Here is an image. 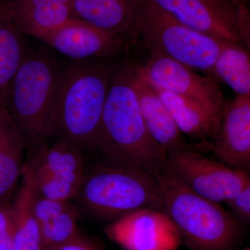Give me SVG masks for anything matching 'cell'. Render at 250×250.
<instances>
[{
  "label": "cell",
  "mask_w": 250,
  "mask_h": 250,
  "mask_svg": "<svg viewBox=\"0 0 250 250\" xmlns=\"http://www.w3.org/2000/svg\"><path fill=\"white\" fill-rule=\"evenodd\" d=\"M43 250H55L80 233L77 213L70 206L40 225Z\"/></svg>",
  "instance_id": "7402d4cb"
},
{
  "label": "cell",
  "mask_w": 250,
  "mask_h": 250,
  "mask_svg": "<svg viewBox=\"0 0 250 250\" xmlns=\"http://www.w3.org/2000/svg\"><path fill=\"white\" fill-rule=\"evenodd\" d=\"M5 2H6V1H5L4 0H0V6L4 4Z\"/></svg>",
  "instance_id": "4316f807"
},
{
  "label": "cell",
  "mask_w": 250,
  "mask_h": 250,
  "mask_svg": "<svg viewBox=\"0 0 250 250\" xmlns=\"http://www.w3.org/2000/svg\"><path fill=\"white\" fill-rule=\"evenodd\" d=\"M129 33L143 37L152 53L201 70H212L225 42L187 27L151 0H138Z\"/></svg>",
  "instance_id": "8992f818"
},
{
  "label": "cell",
  "mask_w": 250,
  "mask_h": 250,
  "mask_svg": "<svg viewBox=\"0 0 250 250\" xmlns=\"http://www.w3.org/2000/svg\"><path fill=\"white\" fill-rule=\"evenodd\" d=\"M231 213L241 224L250 222V183L236 192L226 202Z\"/></svg>",
  "instance_id": "cb8c5ba5"
},
{
  "label": "cell",
  "mask_w": 250,
  "mask_h": 250,
  "mask_svg": "<svg viewBox=\"0 0 250 250\" xmlns=\"http://www.w3.org/2000/svg\"><path fill=\"white\" fill-rule=\"evenodd\" d=\"M25 146L9 109L0 104V203L7 202L22 175Z\"/></svg>",
  "instance_id": "e0dca14e"
},
{
  "label": "cell",
  "mask_w": 250,
  "mask_h": 250,
  "mask_svg": "<svg viewBox=\"0 0 250 250\" xmlns=\"http://www.w3.org/2000/svg\"><path fill=\"white\" fill-rule=\"evenodd\" d=\"M55 250H103L96 243L79 233L72 239Z\"/></svg>",
  "instance_id": "484cf974"
},
{
  "label": "cell",
  "mask_w": 250,
  "mask_h": 250,
  "mask_svg": "<svg viewBox=\"0 0 250 250\" xmlns=\"http://www.w3.org/2000/svg\"><path fill=\"white\" fill-rule=\"evenodd\" d=\"M219 161L233 168L248 171L250 166V96L236 95L224 106L218 134L202 143Z\"/></svg>",
  "instance_id": "8fae6325"
},
{
  "label": "cell",
  "mask_w": 250,
  "mask_h": 250,
  "mask_svg": "<svg viewBox=\"0 0 250 250\" xmlns=\"http://www.w3.org/2000/svg\"><path fill=\"white\" fill-rule=\"evenodd\" d=\"M22 177V183L10 204L15 250H43L40 225L32 208L34 190L30 182Z\"/></svg>",
  "instance_id": "ffe728a7"
},
{
  "label": "cell",
  "mask_w": 250,
  "mask_h": 250,
  "mask_svg": "<svg viewBox=\"0 0 250 250\" xmlns=\"http://www.w3.org/2000/svg\"><path fill=\"white\" fill-rule=\"evenodd\" d=\"M156 179L162 194L161 210L189 249L231 250L241 236L242 224L229 210L197 195L166 172Z\"/></svg>",
  "instance_id": "3957f363"
},
{
  "label": "cell",
  "mask_w": 250,
  "mask_h": 250,
  "mask_svg": "<svg viewBox=\"0 0 250 250\" xmlns=\"http://www.w3.org/2000/svg\"><path fill=\"white\" fill-rule=\"evenodd\" d=\"M22 171L31 175H47L82 181L84 177L82 151L64 141L44 146L24 164Z\"/></svg>",
  "instance_id": "ac0fdd59"
},
{
  "label": "cell",
  "mask_w": 250,
  "mask_h": 250,
  "mask_svg": "<svg viewBox=\"0 0 250 250\" xmlns=\"http://www.w3.org/2000/svg\"><path fill=\"white\" fill-rule=\"evenodd\" d=\"M105 233L125 250H177L183 244L172 220L155 208L126 213L108 225Z\"/></svg>",
  "instance_id": "30bf717a"
},
{
  "label": "cell",
  "mask_w": 250,
  "mask_h": 250,
  "mask_svg": "<svg viewBox=\"0 0 250 250\" xmlns=\"http://www.w3.org/2000/svg\"><path fill=\"white\" fill-rule=\"evenodd\" d=\"M0 250H15L12 220L8 202L0 203Z\"/></svg>",
  "instance_id": "d4e9b609"
},
{
  "label": "cell",
  "mask_w": 250,
  "mask_h": 250,
  "mask_svg": "<svg viewBox=\"0 0 250 250\" xmlns=\"http://www.w3.org/2000/svg\"><path fill=\"white\" fill-rule=\"evenodd\" d=\"M7 4L18 29L38 39L73 18L72 0H12Z\"/></svg>",
  "instance_id": "5bb4252c"
},
{
  "label": "cell",
  "mask_w": 250,
  "mask_h": 250,
  "mask_svg": "<svg viewBox=\"0 0 250 250\" xmlns=\"http://www.w3.org/2000/svg\"><path fill=\"white\" fill-rule=\"evenodd\" d=\"M242 250H250V248H246V249Z\"/></svg>",
  "instance_id": "83f0119b"
},
{
  "label": "cell",
  "mask_w": 250,
  "mask_h": 250,
  "mask_svg": "<svg viewBox=\"0 0 250 250\" xmlns=\"http://www.w3.org/2000/svg\"><path fill=\"white\" fill-rule=\"evenodd\" d=\"M132 77L133 70L112 77L95 146L104 162L138 167L156 178L164 172L166 156L148 133Z\"/></svg>",
  "instance_id": "6da1fadb"
},
{
  "label": "cell",
  "mask_w": 250,
  "mask_h": 250,
  "mask_svg": "<svg viewBox=\"0 0 250 250\" xmlns=\"http://www.w3.org/2000/svg\"><path fill=\"white\" fill-rule=\"evenodd\" d=\"M132 83L148 133L161 152L166 156L174 149L187 146L165 104L152 86L136 76L134 71Z\"/></svg>",
  "instance_id": "4fadbf2b"
},
{
  "label": "cell",
  "mask_w": 250,
  "mask_h": 250,
  "mask_svg": "<svg viewBox=\"0 0 250 250\" xmlns=\"http://www.w3.org/2000/svg\"><path fill=\"white\" fill-rule=\"evenodd\" d=\"M164 172L197 195L217 203H226L250 183L248 171L229 167L187 146L167 154Z\"/></svg>",
  "instance_id": "ba28073f"
},
{
  "label": "cell",
  "mask_w": 250,
  "mask_h": 250,
  "mask_svg": "<svg viewBox=\"0 0 250 250\" xmlns=\"http://www.w3.org/2000/svg\"><path fill=\"white\" fill-rule=\"evenodd\" d=\"M39 39L64 55L76 59L104 55L121 44V37L75 18H70Z\"/></svg>",
  "instance_id": "7c38bea8"
},
{
  "label": "cell",
  "mask_w": 250,
  "mask_h": 250,
  "mask_svg": "<svg viewBox=\"0 0 250 250\" xmlns=\"http://www.w3.org/2000/svg\"><path fill=\"white\" fill-rule=\"evenodd\" d=\"M111 79L97 65H78L62 75L49 136L81 151L95 146Z\"/></svg>",
  "instance_id": "7a4b0ae2"
},
{
  "label": "cell",
  "mask_w": 250,
  "mask_h": 250,
  "mask_svg": "<svg viewBox=\"0 0 250 250\" xmlns=\"http://www.w3.org/2000/svg\"><path fill=\"white\" fill-rule=\"evenodd\" d=\"M187 27L250 49V11L244 0H151Z\"/></svg>",
  "instance_id": "52a82bcc"
},
{
  "label": "cell",
  "mask_w": 250,
  "mask_h": 250,
  "mask_svg": "<svg viewBox=\"0 0 250 250\" xmlns=\"http://www.w3.org/2000/svg\"><path fill=\"white\" fill-rule=\"evenodd\" d=\"M76 197L88 213L102 220H115L141 208L163 207L155 177L138 167L104 161L84 174Z\"/></svg>",
  "instance_id": "277c9868"
},
{
  "label": "cell",
  "mask_w": 250,
  "mask_h": 250,
  "mask_svg": "<svg viewBox=\"0 0 250 250\" xmlns=\"http://www.w3.org/2000/svg\"><path fill=\"white\" fill-rule=\"evenodd\" d=\"M34 190V189H33ZM69 202H61L50 200L38 195L34 190L32 198V208L39 225L45 223L49 219L59 215L68 207Z\"/></svg>",
  "instance_id": "603a6c76"
},
{
  "label": "cell",
  "mask_w": 250,
  "mask_h": 250,
  "mask_svg": "<svg viewBox=\"0 0 250 250\" xmlns=\"http://www.w3.org/2000/svg\"><path fill=\"white\" fill-rule=\"evenodd\" d=\"M246 46L225 42L212 71L236 95L250 96V58Z\"/></svg>",
  "instance_id": "44dd1931"
},
{
  "label": "cell",
  "mask_w": 250,
  "mask_h": 250,
  "mask_svg": "<svg viewBox=\"0 0 250 250\" xmlns=\"http://www.w3.org/2000/svg\"><path fill=\"white\" fill-rule=\"evenodd\" d=\"M136 76L154 88L166 90L217 111H223V94L211 79L197 75L183 64L153 54L134 70Z\"/></svg>",
  "instance_id": "9c48e42d"
},
{
  "label": "cell",
  "mask_w": 250,
  "mask_h": 250,
  "mask_svg": "<svg viewBox=\"0 0 250 250\" xmlns=\"http://www.w3.org/2000/svg\"><path fill=\"white\" fill-rule=\"evenodd\" d=\"M61 76L47 56L25 57L10 85L6 106L27 145L50 134Z\"/></svg>",
  "instance_id": "5b68a950"
},
{
  "label": "cell",
  "mask_w": 250,
  "mask_h": 250,
  "mask_svg": "<svg viewBox=\"0 0 250 250\" xmlns=\"http://www.w3.org/2000/svg\"><path fill=\"white\" fill-rule=\"evenodd\" d=\"M151 86V85H150ZM170 112L182 134L212 141L218 134L223 111H217L176 94L152 87Z\"/></svg>",
  "instance_id": "9a60e30c"
},
{
  "label": "cell",
  "mask_w": 250,
  "mask_h": 250,
  "mask_svg": "<svg viewBox=\"0 0 250 250\" xmlns=\"http://www.w3.org/2000/svg\"><path fill=\"white\" fill-rule=\"evenodd\" d=\"M21 31L13 21L7 2L0 6V104L6 105L11 82L25 55Z\"/></svg>",
  "instance_id": "d6986e66"
},
{
  "label": "cell",
  "mask_w": 250,
  "mask_h": 250,
  "mask_svg": "<svg viewBox=\"0 0 250 250\" xmlns=\"http://www.w3.org/2000/svg\"><path fill=\"white\" fill-rule=\"evenodd\" d=\"M138 0H72L73 18L121 37L132 27Z\"/></svg>",
  "instance_id": "2e32d148"
}]
</instances>
